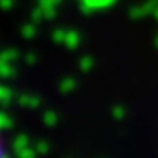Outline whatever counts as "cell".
I'll list each match as a JSON object with an SVG mask.
<instances>
[{
    "instance_id": "6da1fadb",
    "label": "cell",
    "mask_w": 158,
    "mask_h": 158,
    "mask_svg": "<svg viewBox=\"0 0 158 158\" xmlns=\"http://www.w3.org/2000/svg\"><path fill=\"white\" fill-rule=\"evenodd\" d=\"M0 154H4V145H2V139H0Z\"/></svg>"
}]
</instances>
